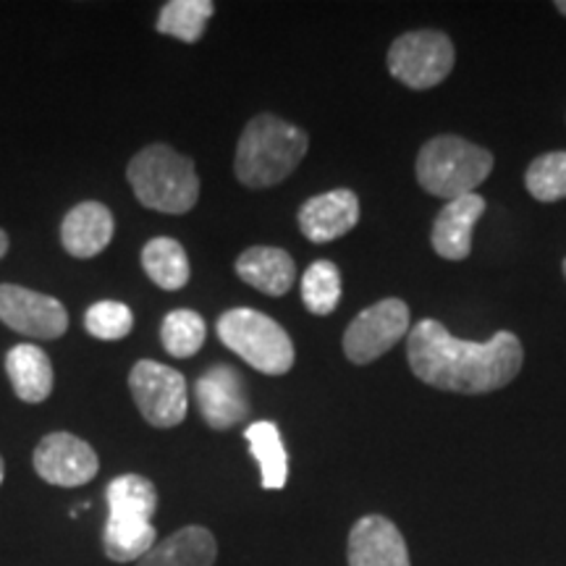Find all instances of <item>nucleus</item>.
Instances as JSON below:
<instances>
[{
    "label": "nucleus",
    "instance_id": "nucleus-20",
    "mask_svg": "<svg viewBox=\"0 0 566 566\" xmlns=\"http://www.w3.org/2000/svg\"><path fill=\"white\" fill-rule=\"evenodd\" d=\"M244 438L250 443L252 457L260 464V483H263L265 491H281L289 478V457L279 424L268 420L252 422L244 430Z\"/></svg>",
    "mask_w": 566,
    "mask_h": 566
},
{
    "label": "nucleus",
    "instance_id": "nucleus-9",
    "mask_svg": "<svg viewBox=\"0 0 566 566\" xmlns=\"http://www.w3.org/2000/svg\"><path fill=\"white\" fill-rule=\"evenodd\" d=\"M0 321L40 342H53L69 331V313L59 300L17 283H0Z\"/></svg>",
    "mask_w": 566,
    "mask_h": 566
},
{
    "label": "nucleus",
    "instance_id": "nucleus-19",
    "mask_svg": "<svg viewBox=\"0 0 566 566\" xmlns=\"http://www.w3.org/2000/svg\"><path fill=\"white\" fill-rule=\"evenodd\" d=\"M111 520L153 522L158 512V488L145 475H118L105 491Z\"/></svg>",
    "mask_w": 566,
    "mask_h": 566
},
{
    "label": "nucleus",
    "instance_id": "nucleus-7",
    "mask_svg": "<svg viewBox=\"0 0 566 566\" xmlns=\"http://www.w3.org/2000/svg\"><path fill=\"white\" fill-rule=\"evenodd\" d=\"M129 388L139 415L153 428H176L184 422L189 407L187 380L179 370L166 367L155 359H139L132 367Z\"/></svg>",
    "mask_w": 566,
    "mask_h": 566
},
{
    "label": "nucleus",
    "instance_id": "nucleus-26",
    "mask_svg": "<svg viewBox=\"0 0 566 566\" xmlns=\"http://www.w3.org/2000/svg\"><path fill=\"white\" fill-rule=\"evenodd\" d=\"M527 192L537 202H556L566 197V153H546L530 163L525 174Z\"/></svg>",
    "mask_w": 566,
    "mask_h": 566
},
{
    "label": "nucleus",
    "instance_id": "nucleus-25",
    "mask_svg": "<svg viewBox=\"0 0 566 566\" xmlns=\"http://www.w3.org/2000/svg\"><path fill=\"white\" fill-rule=\"evenodd\" d=\"M302 302L313 315H331L342 302V273L331 260H315L302 279Z\"/></svg>",
    "mask_w": 566,
    "mask_h": 566
},
{
    "label": "nucleus",
    "instance_id": "nucleus-10",
    "mask_svg": "<svg viewBox=\"0 0 566 566\" xmlns=\"http://www.w3.org/2000/svg\"><path fill=\"white\" fill-rule=\"evenodd\" d=\"M97 470H101V459L95 449L66 430L45 436L34 449V472L51 485L82 488L95 480Z\"/></svg>",
    "mask_w": 566,
    "mask_h": 566
},
{
    "label": "nucleus",
    "instance_id": "nucleus-30",
    "mask_svg": "<svg viewBox=\"0 0 566 566\" xmlns=\"http://www.w3.org/2000/svg\"><path fill=\"white\" fill-rule=\"evenodd\" d=\"M556 9H558V11H562V13H564V17H566V0H558V3H556Z\"/></svg>",
    "mask_w": 566,
    "mask_h": 566
},
{
    "label": "nucleus",
    "instance_id": "nucleus-31",
    "mask_svg": "<svg viewBox=\"0 0 566 566\" xmlns=\"http://www.w3.org/2000/svg\"><path fill=\"white\" fill-rule=\"evenodd\" d=\"M564 275H566V260H564Z\"/></svg>",
    "mask_w": 566,
    "mask_h": 566
},
{
    "label": "nucleus",
    "instance_id": "nucleus-23",
    "mask_svg": "<svg viewBox=\"0 0 566 566\" xmlns=\"http://www.w3.org/2000/svg\"><path fill=\"white\" fill-rule=\"evenodd\" d=\"M212 11H216V3H210V0H171L160 9L155 27H158L160 34L192 45V42L202 40Z\"/></svg>",
    "mask_w": 566,
    "mask_h": 566
},
{
    "label": "nucleus",
    "instance_id": "nucleus-4",
    "mask_svg": "<svg viewBox=\"0 0 566 566\" xmlns=\"http://www.w3.org/2000/svg\"><path fill=\"white\" fill-rule=\"evenodd\" d=\"M417 181L428 195L457 200L472 195L493 171V153L454 134L430 139L417 155Z\"/></svg>",
    "mask_w": 566,
    "mask_h": 566
},
{
    "label": "nucleus",
    "instance_id": "nucleus-5",
    "mask_svg": "<svg viewBox=\"0 0 566 566\" xmlns=\"http://www.w3.org/2000/svg\"><path fill=\"white\" fill-rule=\"evenodd\" d=\"M218 338L247 365L265 375H286L294 367V342L273 317L250 307H237L221 315Z\"/></svg>",
    "mask_w": 566,
    "mask_h": 566
},
{
    "label": "nucleus",
    "instance_id": "nucleus-28",
    "mask_svg": "<svg viewBox=\"0 0 566 566\" xmlns=\"http://www.w3.org/2000/svg\"><path fill=\"white\" fill-rule=\"evenodd\" d=\"M9 233H6L3 229H0V260L6 258V252H9Z\"/></svg>",
    "mask_w": 566,
    "mask_h": 566
},
{
    "label": "nucleus",
    "instance_id": "nucleus-21",
    "mask_svg": "<svg viewBox=\"0 0 566 566\" xmlns=\"http://www.w3.org/2000/svg\"><path fill=\"white\" fill-rule=\"evenodd\" d=\"M142 268L150 275L153 283H158L166 292H179L189 283V258L184 247L171 237L150 239L142 250Z\"/></svg>",
    "mask_w": 566,
    "mask_h": 566
},
{
    "label": "nucleus",
    "instance_id": "nucleus-14",
    "mask_svg": "<svg viewBox=\"0 0 566 566\" xmlns=\"http://www.w3.org/2000/svg\"><path fill=\"white\" fill-rule=\"evenodd\" d=\"M485 212V200L480 195H464L451 200L446 208L438 212L433 223V250L441 254L443 260H451V263H459V260H467L472 252V229L483 218Z\"/></svg>",
    "mask_w": 566,
    "mask_h": 566
},
{
    "label": "nucleus",
    "instance_id": "nucleus-1",
    "mask_svg": "<svg viewBox=\"0 0 566 566\" xmlns=\"http://www.w3.org/2000/svg\"><path fill=\"white\" fill-rule=\"evenodd\" d=\"M409 367L422 384L454 394H491L512 384L525 363L520 336L499 331L491 342H462L438 321H420L407 342Z\"/></svg>",
    "mask_w": 566,
    "mask_h": 566
},
{
    "label": "nucleus",
    "instance_id": "nucleus-13",
    "mask_svg": "<svg viewBox=\"0 0 566 566\" xmlns=\"http://www.w3.org/2000/svg\"><path fill=\"white\" fill-rule=\"evenodd\" d=\"M296 221L310 242H336L357 226L359 200L352 189H334V192L310 197L296 212Z\"/></svg>",
    "mask_w": 566,
    "mask_h": 566
},
{
    "label": "nucleus",
    "instance_id": "nucleus-12",
    "mask_svg": "<svg viewBox=\"0 0 566 566\" xmlns=\"http://www.w3.org/2000/svg\"><path fill=\"white\" fill-rule=\"evenodd\" d=\"M349 566H412L405 535L388 516L367 514L357 520L346 546Z\"/></svg>",
    "mask_w": 566,
    "mask_h": 566
},
{
    "label": "nucleus",
    "instance_id": "nucleus-22",
    "mask_svg": "<svg viewBox=\"0 0 566 566\" xmlns=\"http://www.w3.org/2000/svg\"><path fill=\"white\" fill-rule=\"evenodd\" d=\"M158 543V530L153 522H126L111 520L105 522L103 530V551L111 562L129 564L139 562L142 556Z\"/></svg>",
    "mask_w": 566,
    "mask_h": 566
},
{
    "label": "nucleus",
    "instance_id": "nucleus-11",
    "mask_svg": "<svg viewBox=\"0 0 566 566\" xmlns=\"http://www.w3.org/2000/svg\"><path fill=\"white\" fill-rule=\"evenodd\" d=\"M195 399L202 420L212 430H229L250 415V396L242 373L229 365H216L197 380Z\"/></svg>",
    "mask_w": 566,
    "mask_h": 566
},
{
    "label": "nucleus",
    "instance_id": "nucleus-27",
    "mask_svg": "<svg viewBox=\"0 0 566 566\" xmlns=\"http://www.w3.org/2000/svg\"><path fill=\"white\" fill-rule=\"evenodd\" d=\"M84 328L101 342H122L132 334L134 315L124 302H95L84 315Z\"/></svg>",
    "mask_w": 566,
    "mask_h": 566
},
{
    "label": "nucleus",
    "instance_id": "nucleus-3",
    "mask_svg": "<svg viewBox=\"0 0 566 566\" xmlns=\"http://www.w3.org/2000/svg\"><path fill=\"white\" fill-rule=\"evenodd\" d=\"M126 179L145 208L168 216H184L200 200V176L195 171V160L160 142L134 155L126 168Z\"/></svg>",
    "mask_w": 566,
    "mask_h": 566
},
{
    "label": "nucleus",
    "instance_id": "nucleus-24",
    "mask_svg": "<svg viewBox=\"0 0 566 566\" xmlns=\"http://www.w3.org/2000/svg\"><path fill=\"white\" fill-rule=\"evenodd\" d=\"M205 336H208V325H205L202 315L195 313V310H174V313L163 317V346L176 359L195 357L202 349Z\"/></svg>",
    "mask_w": 566,
    "mask_h": 566
},
{
    "label": "nucleus",
    "instance_id": "nucleus-17",
    "mask_svg": "<svg viewBox=\"0 0 566 566\" xmlns=\"http://www.w3.org/2000/svg\"><path fill=\"white\" fill-rule=\"evenodd\" d=\"M237 275L268 296H283L294 286L296 265L281 247H250L239 254Z\"/></svg>",
    "mask_w": 566,
    "mask_h": 566
},
{
    "label": "nucleus",
    "instance_id": "nucleus-16",
    "mask_svg": "<svg viewBox=\"0 0 566 566\" xmlns=\"http://www.w3.org/2000/svg\"><path fill=\"white\" fill-rule=\"evenodd\" d=\"M218 558L216 535L208 527L189 525L155 543L137 566H212Z\"/></svg>",
    "mask_w": 566,
    "mask_h": 566
},
{
    "label": "nucleus",
    "instance_id": "nucleus-6",
    "mask_svg": "<svg viewBox=\"0 0 566 566\" xmlns=\"http://www.w3.org/2000/svg\"><path fill=\"white\" fill-rule=\"evenodd\" d=\"M457 53L449 34L422 30L396 38L388 48V71L409 90H430L454 69Z\"/></svg>",
    "mask_w": 566,
    "mask_h": 566
},
{
    "label": "nucleus",
    "instance_id": "nucleus-29",
    "mask_svg": "<svg viewBox=\"0 0 566 566\" xmlns=\"http://www.w3.org/2000/svg\"><path fill=\"white\" fill-rule=\"evenodd\" d=\"M3 478H6V464H3V457H0V485H3Z\"/></svg>",
    "mask_w": 566,
    "mask_h": 566
},
{
    "label": "nucleus",
    "instance_id": "nucleus-8",
    "mask_svg": "<svg viewBox=\"0 0 566 566\" xmlns=\"http://www.w3.org/2000/svg\"><path fill=\"white\" fill-rule=\"evenodd\" d=\"M409 331V307L401 300H384L367 307L344 334V354L354 365H370L391 352Z\"/></svg>",
    "mask_w": 566,
    "mask_h": 566
},
{
    "label": "nucleus",
    "instance_id": "nucleus-18",
    "mask_svg": "<svg viewBox=\"0 0 566 566\" xmlns=\"http://www.w3.org/2000/svg\"><path fill=\"white\" fill-rule=\"evenodd\" d=\"M6 373H9L13 394L27 405H42L53 394V363L40 346L19 344L6 354Z\"/></svg>",
    "mask_w": 566,
    "mask_h": 566
},
{
    "label": "nucleus",
    "instance_id": "nucleus-2",
    "mask_svg": "<svg viewBox=\"0 0 566 566\" xmlns=\"http://www.w3.org/2000/svg\"><path fill=\"white\" fill-rule=\"evenodd\" d=\"M307 147V132L273 113H260L239 137L233 174L250 189L275 187L296 171Z\"/></svg>",
    "mask_w": 566,
    "mask_h": 566
},
{
    "label": "nucleus",
    "instance_id": "nucleus-15",
    "mask_svg": "<svg viewBox=\"0 0 566 566\" xmlns=\"http://www.w3.org/2000/svg\"><path fill=\"white\" fill-rule=\"evenodd\" d=\"M116 221L103 202H80L61 223V244L71 258L90 260L111 244Z\"/></svg>",
    "mask_w": 566,
    "mask_h": 566
}]
</instances>
